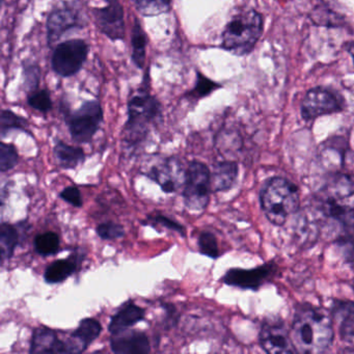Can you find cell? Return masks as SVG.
Masks as SVG:
<instances>
[{
    "instance_id": "24",
    "label": "cell",
    "mask_w": 354,
    "mask_h": 354,
    "mask_svg": "<svg viewBox=\"0 0 354 354\" xmlns=\"http://www.w3.org/2000/svg\"><path fill=\"white\" fill-rule=\"evenodd\" d=\"M12 130H19V131L28 132V134L32 136L30 132V124L26 119H24L21 115H18L14 111L10 109H3L1 111V117H0V132L1 136L5 138L8 132Z\"/></svg>"
},
{
    "instance_id": "7",
    "label": "cell",
    "mask_w": 354,
    "mask_h": 354,
    "mask_svg": "<svg viewBox=\"0 0 354 354\" xmlns=\"http://www.w3.org/2000/svg\"><path fill=\"white\" fill-rule=\"evenodd\" d=\"M212 190L211 171L205 163L194 160L188 165L183 183L184 204L192 211L207 208Z\"/></svg>"
},
{
    "instance_id": "5",
    "label": "cell",
    "mask_w": 354,
    "mask_h": 354,
    "mask_svg": "<svg viewBox=\"0 0 354 354\" xmlns=\"http://www.w3.org/2000/svg\"><path fill=\"white\" fill-rule=\"evenodd\" d=\"M321 209L333 217H344L354 212V179L348 175H337L321 189Z\"/></svg>"
},
{
    "instance_id": "27",
    "label": "cell",
    "mask_w": 354,
    "mask_h": 354,
    "mask_svg": "<svg viewBox=\"0 0 354 354\" xmlns=\"http://www.w3.org/2000/svg\"><path fill=\"white\" fill-rule=\"evenodd\" d=\"M144 225H150V227H154V229H158V227H165V229L171 230V231L177 232L180 235L185 237L186 229L184 225L178 221H174V219L169 218V217L165 216V215L158 214L148 215L147 219L142 221Z\"/></svg>"
},
{
    "instance_id": "6",
    "label": "cell",
    "mask_w": 354,
    "mask_h": 354,
    "mask_svg": "<svg viewBox=\"0 0 354 354\" xmlns=\"http://www.w3.org/2000/svg\"><path fill=\"white\" fill-rule=\"evenodd\" d=\"M66 123L72 140L77 144L92 142L103 122L102 105L99 101L88 100L74 111H65Z\"/></svg>"
},
{
    "instance_id": "13",
    "label": "cell",
    "mask_w": 354,
    "mask_h": 354,
    "mask_svg": "<svg viewBox=\"0 0 354 354\" xmlns=\"http://www.w3.org/2000/svg\"><path fill=\"white\" fill-rule=\"evenodd\" d=\"M274 272L273 265H264L254 269H230L223 275L221 281L232 287L257 290L268 281Z\"/></svg>"
},
{
    "instance_id": "8",
    "label": "cell",
    "mask_w": 354,
    "mask_h": 354,
    "mask_svg": "<svg viewBox=\"0 0 354 354\" xmlns=\"http://www.w3.org/2000/svg\"><path fill=\"white\" fill-rule=\"evenodd\" d=\"M88 18L82 3L62 1L57 3L47 19V41L49 46L55 45L70 30L86 28Z\"/></svg>"
},
{
    "instance_id": "30",
    "label": "cell",
    "mask_w": 354,
    "mask_h": 354,
    "mask_svg": "<svg viewBox=\"0 0 354 354\" xmlns=\"http://www.w3.org/2000/svg\"><path fill=\"white\" fill-rule=\"evenodd\" d=\"M219 84L216 82H212L209 78L205 77L202 73L198 72L196 75V86H194L192 91L188 93V96L194 99H202L204 97L210 95L213 91L217 90L219 88Z\"/></svg>"
},
{
    "instance_id": "26",
    "label": "cell",
    "mask_w": 354,
    "mask_h": 354,
    "mask_svg": "<svg viewBox=\"0 0 354 354\" xmlns=\"http://www.w3.org/2000/svg\"><path fill=\"white\" fill-rule=\"evenodd\" d=\"M138 13L145 17H154L171 10V0H132Z\"/></svg>"
},
{
    "instance_id": "23",
    "label": "cell",
    "mask_w": 354,
    "mask_h": 354,
    "mask_svg": "<svg viewBox=\"0 0 354 354\" xmlns=\"http://www.w3.org/2000/svg\"><path fill=\"white\" fill-rule=\"evenodd\" d=\"M20 241L19 230L17 225L9 223L0 225V248H1V261L9 260L14 256L16 248Z\"/></svg>"
},
{
    "instance_id": "29",
    "label": "cell",
    "mask_w": 354,
    "mask_h": 354,
    "mask_svg": "<svg viewBox=\"0 0 354 354\" xmlns=\"http://www.w3.org/2000/svg\"><path fill=\"white\" fill-rule=\"evenodd\" d=\"M19 162V155L17 149L14 145L0 144V171L7 173L15 169L16 165Z\"/></svg>"
},
{
    "instance_id": "33",
    "label": "cell",
    "mask_w": 354,
    "mask_h": 354,
    "mask_svg": "<svg viewBox=\"0 0 354 354\" xmlns=\"http://www.w3.org/2000/svg\"><path fill=\"white\" fill-rule=\"evenodd\" d=\"M24 84L28 93L38 90L41 80V70L36 64H26L24 67Z\"/></svg>"
},
{
    "instance_id": "1",
    "label": "cell",
    "mask_w": 354,
    "mask_h": 354,
    "mask_svg": "<svg viewBox=\"0 0 354 354\" xmlns=\"http://www.w3.org/2000/svg\"><path fill=\"white\" fill-rule=\"evenodd\" d=\"M333 341V326L325 310L314 306H302L294 317L292 342L297 351L321 353Z\"/></svg>"
},
{
    "instance_id": "16",
    "label": "cell",
    "mask_w": 354,
    "mask_h": 354,
    "mask_svg": "<svg viewBox=\"0 0 354 354\" xmlns=\"http://www.w3.org/2000/svg\"><path fill=\"white\" fill-rule=\"evenodd\" d=\"M111 351L118 354L150 353L151 346L148 335L142 331L118 333L111 339Z\"/></svg>"
},
{
    "instance_id": "21",
    "label": "cell",
    "mask_w": 354,
    "mask_h": 354,
    "mask_svg": "<svg viewBox=\"0 0 354 354\" xmlns=\"http://www.w3.org/2000/svg\"><path fill=\"white\" fill-rule=\"evenodd\" d=\"M102 333V325L94 318H84L72 333L71 339L80 342L82 352L86 351Z\"/></svg>"
},
{
    "instance_id": "3",
    "label": "cell",
    "mask_w": 354,
    "mask_h": 354,
    "mask_svg": "<svg viewBox=\"0 0 354 354\" xmlns=\"http://www.w3.org/2000/svg\"><path fill=\"white\" fill-rule=\"evenodd\" d=\"M263 19L256 11H245L234 16L221 37V47L236 55L252 53L262 36Z\"/></svg>"
},
{
    "instance_id": "12",
    "label": "cell",
    "mask_w": 354,
    "mask_h": 354,
    "mask_svg": "<svg viewBox=\"0 0 354 354\" xmlns=\"http://www.w3.org/2000/svg\"><path fill=\"white\" fill-rule=\"evenodd\" d=\"M99 30L111 41L125 38V16L121 3H109L106 7L93 9Z\"/></svg>"
},
{
    "instance_id": "11",
    "label": "cell",
    "mask_w": 354,
    "mask_h": 354,
    "mask_svg": "<svg viewBox=\"0 0 354 354\" xmlns=\"http://www.w3.org/2000/svg\"><path fill=\"white\" fill-rule=\"evenodd\" d=\"M261 346L268 353H293L296 351L289 331L283 321H265L260 333Z\"/></svg>"
},
{
    "instance_id": "9",
    "label": "cell",
    "mask_w": 354,
    "mask_h": 354,
    "mask_svg": "<svg viewBox=\"0 0 354 354\" xmlns=\"http://www.w3.org/2000/svg\"><path fill=\"white\" fill-rule=\"evenodd\" d=\"M88 55V45L82 39L66 41L55 47L51 59L53 72L61 77L76 75L84 67Z\"/></svg>"
},
{
    "instance_id": "25",
    "label": "cell",
    "mask_w": 354,
    "mask_h": 354,
    "mask_svg": "<svg viewBox=\"0 0 354 354\" xmlns=\"http://www.w3.org/2000/svg\"><path fill=\"white\" fill-rule=\"evenodd\" d=\"M35 250L42 257L55 256L59 252L61 239L55 232L39 234L34 240Z\"/></svg>"
},
{
    "instance_id": "18",
    "label": "cell",
    "mask_w": 354,
    "mask_h": 354,
    "mask_svg": "<svg viewBox=\"0 0 354 354\" xmlns=\"http://www.w3.org/2000/svg\"><path fill=\"white\" fill-rule=\"evenodd\" d=\"M84 256L72 254L69 258L57 260L47 267L44 272V281L50 285L67 281L80 268Z\"/></svg>"
},
{
    "instance_id": "31",
    "label": "cell",
    "mask_w": 354,
    "mask_h": 354,
    "mask_svg": "<svg viewBox=\"0 0 354 354\" xmlns=\"http://www.w3.org/2000/svg\"><path fill=\"white\" fill-rule=\"evenodd\" d=\"M198 243L201 254L211 259L218 258L219 250L216 237L211 232H202L198 236Z\"/></svg>"
},
{
    "instance_id": "35",
    "label": "cell",
    "mask_w": 354,
    "mask_h": 354,
    "mask_svg": "<svg viewBox=\"0 0 354 354\" xmlns=\"http://www.w3.org/2000/svg\"><path fill=\"white\" fill-rule=\"evenodd\" d=\"M162 308L165 310V323L167 327H174L177 325L179 320V314H178L177 308L171 304H165Z\"/></svg>"
},
{
    "instance_id": "19",
    "label": "cell",
    "mask_w": 354,
    "mask_h": 354,
    "mask_svg": "<svg viewBox=\"0 0 354 354\" xmlns=\"http://www.w3.org/2000/svg\"><path fill=\"white\" fill-rule=\"evenodd\" d=\"M53 153L59 167L65 169H77L86 161V154L82 148L70 146L62 140H57Z\"/></svg>"
},
{
    "instance_id": "36",
    "label": "cell",
    "mask_w": 354,
    "mask_h": 354,
    "mask_svg": "<svg viewBox=\"0 0 354 354\" xmlns=\"http://www.w3.org/2000/svg\"><path fill=\"white\" fill-rule=\"evenodd\" d=\"M348 53H350V55H351L352 59H353V63H354V42H352L351 44L348 46Z\"/></svg>"
},
{
    "instance_id": "37",
    "label": "cell",
    "mask_w": 354,
    "mask_h": 354,
    "mask_svg": "<svg viewBox=\"0 0 354 354\" xmlns=\"http://www.w3.org/2000/svg\"><path fill=\"white\" fill-rule=\"evenodd\" d=\"M104 1H106L107 5H109V3H119V0H104Z\"/></svg>"
},
{
    "instance_id": "20",
    "label": "cell",
    "mask_w": 354,
    "mask_h": 354,
    "mask_svg": "<svg viewBox=\"0 0 354 354\" xmlns=\"http://www.w3.org/2000/svg\"><path fill=\"white\" fill-rule=\"evenodd\" d=\"M238 176L237 163L223 161L217 163L211 174L213 192H225L232 188Z\"/></svg>"
},
{
    "instance_id": "4",
    "label": "cell",
    "mask_w": 354,
    "mask_h": 354,
    "mask_svg": "<svg viewBox=\"0 0 354 354\" xmlns=\"http://www.w3.org/2000/svg\"><path fill=\"white\" fill-rule=\"evenodd\" d=\"M261 203L268 221L281 225L299 208V192L291 182L275 178L263 190Z\"/></svg>"
},
{
    "instance_id": "28",
    "label": "cell",
    "mask_w": 354,
    "mask_h": 354,
    "mask_svg": "<svg viewBox=\"0 0 354 354\" xmlns=\"http://www.w3.org/2000/svg\"><path fill=\"white\" fill-rule=\"evenodd\" d=\"M28 104L39 113H47L53 109V100L47 90H35L28 93Z\"/></svg>"
},
{
    "instance_id": "2",
    "label": "cell",
    "mask_w": 354,
    "mask_h": 354,
    "mask_svg": "<svg viewBox=\"0 0 354 354\" xmlns=\"http://www.w3.org/2000/svg\"><path fill=\"white\" fill-rule=\"evenodd\" d=\"M150 84V69H148L142 86L128 101L124 140L130 146L140 144L150 132L151 126L162 118V106L158 99L151 94Z\"/></svg>"
},
{
    "instance_id": "14",
    "label": "cell",
    "mask_w": 354,
    "mask_h": 354,
    "mask_svg": "<svg viewBox=\"0 0 354 354\" xmlns=\"http://www.w3.org/2000/svg\"><path fill=\"white\" fill-rule=\"evenodd\" d=\"M146 176L149 179L156 182L165 194H174L181 184L180 178H185V171H182L179 161L175 157H171L160 167H153Z\"/></svg>"
},
{
    "instance_id": "15",
    "label": "cell",
    "mask_w": 354,
    "mask_h": 354,
    "mask_svg": "<svg viewBox=\"0 0 354 354\" xmlns=\"http://www.w3.org/2000/svg\"><path fill=\"white\" fill-rule=\"evenodd\" d=\"M30 353H71V348L57 337L53 329L40 326L32 331Z\"/></svg>"
},
{
    "instance_id": "32",
    "label": "cell",
    "mask_w": 354,
    "mask_h": 354,
    "mask_svg": "<svg viewBox=\"0 0 354 354\" xmlns=\"http://www.w3.org/2000/svg\"><path fill=\"white\" fill-rule=\"evenodd\" d=\"M96 233L102 240H115L125 236V229L115 221H106L98 225Z\"/></svg>"
},
{
    "instance_id": "34",
    "label": "cell",
    "mask_w": 354,
    "mask_h": 354,
    "mask_svg": "<svg viewBox=\"0 0 354 354\" xmlns=\"http://www.w3.org/2000/svg\"><path fill=\"white\" fill-rule=\"evenodd\" d=\"M59 198L65 201L71 206L76 207V208H82V205H84L82 192H80L77 186H68L59 192Z\"/></svg>"
},
{
    "instance_id": "10",
    "label": "cell",
    "mask_w": 354,
    "mask_h": 354,
    "mask_svg": "<svg viewBox=\"0 0 354 354\" xmlns=\"http://www.w3.org/2000/svg\"><path fill=\"white\" fill-rule=\"evenodd\" d=\"M345 106L344 99L337 93L324 88L308 91L301 103L302 118L315 120L325 115L339 113Z\"/></svg>"
},
{
    "instance_id": "22",
    "label": "cell",
    "mask_w": 354,
    "mask_h": 354,
    "mask_svg": "<svg viewBox=\"0 0 354 354\" xmlns=\"http://www.w3.org/2000/svg\"><path fill=\"white\" fill-rule=\"evenodd\" d=\"M147 45H148V37L140 20L136 18L133 28H132L131 59L132 63L140 70L144 69L145 63H146Z\"/></svg>"
},
{
    "instance_id": "17",
    "label": "cell",
    "mask_w": 354,
    "mask_h": 354,
    "mask_svg": "<svg viewBox=\"0 0 354 354\" xmlns=\"http://www.w3.org/2000/svg\"><path fill=\"white\" fill-rule=\"evenodd\" d=\"M145 317H146L145 308L136 306L133 302L126 304L111 317L109 324V333L115 335L128 330L130 327H133L134 325L144 321Z\"/></svg>"
}]
</instances>
